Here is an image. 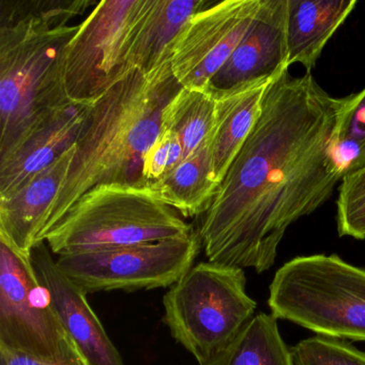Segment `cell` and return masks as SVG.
I'll list each match as a JSON object with an SVG mask.
<instances>
[{"label": "cell", "mask_w": 365, "mask_h": 365, "mask_svg": "<svg viewBox=\"0 0 365 365\" xmlns=\"http://www.w3.org/2000/svg\"><path fill=\"white\" fill-rule=\"evenodd\" d=\"M97 5L93 0H0V27L21 22L69 26L70 21Z\"/></svg>", "instance_id": "7402d4cb"}, {"label": "cell", "mask_w": 365, "mask_h": 365, "mask_svg": "<svg viewBox=\"0 0 365 365\" xmlns=\"http://www.w3.org/2000/svg\"><path fill=\"white\" fill-rule=\"evenodd\" d=\"M209 0H145L128 40V71L149 73L170 59L173 44L185 23Z\"/></svg>", "instance_id": "9a60e30c"}, {"label": "cell", "mask_w": 365, "mask_h": 365, "mask_svg": "<svg viewBox=\"0 0 365 365\" xmlns=\"http://www.w3.org/2000/svg\"><path fill=\"white\" fill-rule=\"evenodd\" d=\"M271 81L247 83L227 91L210 88L215 98V123L211 140L212 168L219 185L259 117L262 99Z\"/></svg>", "instance_id": "2e32d148"}, {"label": "cell", "mask_w": 365, "mask_h": 365, "mask_svg": "<svg viewBox=\"0 0 365 365\" xmlns=\"http://www.w3.org/2000/svg\"><path fill=\"white\" fill-rule=\"evenodd\" d=\"M181 88L168 59L149 73L130 71L91 104L67 177L46 217L44 240L93 187H145V155L161 133L164 110Z\"/></svg>", "instance_id": "7a4b0ae2"}, {"label": "cell", "mask_w": 365, "mask_h": 365, "mask_svg": "<svg viewBox=\"0 0 365 365\" xmlns=\"http://www.w3.org/2000/svg\"><path fill=\"white\" fill-rule=\"evenodd\" d=\"M337 232L341 237L365 239V166L343 177L336 200Z\"/></svg>", "instance_id": "603a6c76"}, {"label": "cell", "mask_w": 365, "mask_h": 365, "mask_svg": "<svg viewBox=\"0 0 365 365\" xmlns=\"http://www.w3.org/2000/svg\"><path fill=\"white\" fill-rule=\"evenodd\" d=\"M0 365H89L73 341L55 356H36L0 346Z\"/></svg>", "instance_id": "484cf974"}, {"label": "cell", "mask_w": 365, "mask_h": 365, "mask_svg": "<svg viewBox=\"0 0 365 365\" xmlns=\"http://www.w3.org/2000/svg\"><path fill=\"white\" fill-rule=\"evenodd\" d=\"M356 0H287L288 65L311 73L331 38L347 20Z\"/></svg>", "instance_id": "e0dca14e"}, {"label": "cell", "mask_w": 365, "mask_h": 365, "mask_svg": "<svg viewBox=\"0 0 365 365\" xmlns=\"http://www.w3.org/2000/svg\"><path fill=\"white\" fill-rule=\"evenodd\" d=\"M345 98L312 73L271 81L262 112L204 213L200 235L209 262L257 273L272 268L288 228L315 212L341 177L331 155Z\"/></svg>", "instance_id": "6da1fadb"}, {"label": "cell", "mask_w": 365, "mask_h": 365, "mask_svg": "<svg viewBox=\"0 0 365 365\" xmlns=\"http://www.w3.org/2000/svg\"><path fill=\"white\" fill-rule=\"evenodd\" d=\"M170 334L197 361L221 351L255 316L243 269L217 262L192 267L163 298Z\"/></svg>", "instance_id": "8992f818"}, {"label": "cell", "mask_w": 365, "mask_h": 365, "mask_svg": "<svg viewBox=\"0 0 365 365\" xmlns=\"http://www.w3.org/2000/svg\"><path fill=\"white\" fill-rule=\"evenodd\" d=\"M31 259L61 326L87 363L125 365L120 352L89 305L87 294L61 272L46 241L34 247Z\"/></svg>", "instance_id": "8fae6325"}, {"label": "cell", "mask_w": 365, "mask_h": 365, "mask_svg": "<svg viewBox=\"0 0 365 365\" xmlns=\"http://www.w3.org/2000/svg\"><path fill=\"white\" fill-rule=\"evenodd\" d=\"M215 123V98L210 88H181L162 114V130L178 138L185 159L212 140Z\"/></svg>", "instance_id": "ffe728a7"}, {"label": "cell", "mask_w": 365, "mask_h": 365, "mask_svg": "<svg viewBox=\"0 0 365 365\" xmlns=\"http://www.w3.org/2000/svg\"><path fill=\"white\" fill-rule=\"evenodd\" d=\"M272 314H256L232 343L202 365H294Z\"/></svg>", "instance_id": "d6986e66"}, {"label": "cell", "mask_w": 365, "mask_h": 365, "mask_svg": "<svg viewBox=\"0 0 365 365\" xmlns=\"http://www.w3.org/2000/svg\"><path fill=\"white\" fill-rule=\"evenodd\" d=\"M260 1H210L190 18L170 52V68L182 88H209L212 78L247 35Z\"/></svg>", "instance_id": "30bf717a"}, {"label": "cell", "mask_w": 365, "mask_h": 365, "mask_svg": "<svg viewBox=\"0 0 365 365\" xmlns=\"http://www.w3.org/2000/svg\"><path fill=\"white\" fill-rule=\"evenodd\" d=\"M211 140L149 187L185 217L206 212L219 187L213 176Z\"/></svg>", "instance_id": "ac0fdd59"}, {"label": "cell", "mask_w": 365, "mask_h": 365, "mask_svg": "<svg viewBox=\"0 0 365 365\" xmlns=\"http://www.w3.org/2000/svg\"><path fill=\"white\" fill-rule=\"evenodd\" d=\"M149 187L102 185L87 192L46 237L58 256L183 238L193 232Z\"/></svg>", "instance_id": "277c9868"}, {"label": "cell", "mask_w": 365, "mask_h": 365, "mask_svg": "<svg viewBox=\"0 0 365 365\" xmlns=\"http://www.w3.org/2000/svg\"><path fill=\"white\" fill-rule=\"evenodd\" d=\"M70 341L31 256L0 237V346L31 356H51Z\"/></svg>", "instance_id": "9c48e42d"}, {"label": "cell", "mask_w": 365, "mask_h": 365, "mask_svg": "<svg viewBox=\"0 0 365 365\" xmlns=\"http://www.w3.org/2000/svg\"><path fill=\"white\" fill-rule=\"evenodd\" d=\"M74 151L72 147L16 193L0 200V237L24 255L31 256L34 247L44 241L46 217L67 177Z\"/></svg>", "instance_id": "5bb4252c"}, {"label": "cell", "mask_w": 365, "mask_h": 365, "mask_svg": "<svg viewBox=\"0 0 365 365\" xmlns=\"http://www.w3.org/2000/svg\"><path fill=\"white\" fill-rule=\"evenodd\" d=\"M268 307L317 335L365 341V269L335 254L292 258L275 272Z\"/></svg>", "instance_id": "5b68a950"}, {"label": "cell", "mask_w": 365, "mask_h": 365, "mask_svg": "<svg viewBox=\"0 0 365 365\" xmlns=\"http://www.w3.org/2000/svg\"><path fill=\"white\" fill-rule=\"evenodd\" d=\"M331 155L341 179L365 166V87L360 93L346 97Z\"/></svg>", "instance_id": "44dd1931"}, {"label": "cell", "mask_w": 365, "mask_h": 365, "mask_svg": "<svg viewBox=\"0 0 365 365\" xmlns=\"http://www.w3.org/2000/svg\"><path fill=\"white\" fill-rule=\"evenodd\" d=\"M91 104H68L0 160V200L16 193L29 179L76 146Z\"/></svg>", "instance_id": "4fadbf2b"}, {"label": "cell", "mask_w": 365, "mask_h": 365, "mask_svg": "<svg viewBox=\"0 0 365 365\" xmlns=\"http://www.w3.org/2000/svg\"><path fill=\"white\" fill-rule=\"evenodd\" d=\"M145 0H103L66 46L63 78L73 103H93L125 74L130 31Z\"/></svg>", "instance_id": "ba28073f"}, {"label": "cell", "mask_w": 365, "mask_h": 365, "mask_svg": "<svg viewBox=\"0 0 365 365\" xmlns=\"http://www.w3.org/2000/svg\"><path fill=\"white\" fill-rule=\"evenodd\" d=\"M287 0H262L242 41L211 81L221 91L273 78L289 70L286 37Z\"/></svg>", "instance_id": "7c38bea8"}, {"label": "cell", "mask_w": 365, "mask_h": 365, "mask_svg": "<svg viewBox=\"0 0 365 365\" xmlns=\"http://www.w3.org/2000/svg\"><path fill=\"white\" fill-rule=\"evenodd\" d=\"M78 29L33 22L0 27V160L71 103L63 56Z\"/></svg>", "instance_id": "3957f363"}, {"label": "cell", "mask_w": 365, "mask_h": 365, "mask_svg": "<svg viewBox=\"0 0 365 365\" xmlns=\"http://www.w3.org/2000/svg\"><path fill=\"white\" fill-rule=\"evenodd\" d=\"M294 365H365V351L344 339L309 337L292 348Z\"/></svg>", "instance_id": "cb8c5ba5"}, {"label": "cell", "mask_w": 365, "mask_h": 365, "mask_svg": "<svg viewBox=\"0 0 365 365\" xmlns=\"http://www.w3.org/2000/svg\"><path fill=\"white\" fill-rule=\"evenodd\" d=\"M202 247L195 232L183 238L59 256L57 266L85 294L172 287Z\"/></svg>", "instance_id": "52a82bcc"}, {"label": "cell", "mask_w": 365, "mask_h": 365, "mask_svg": "<svg viewBox=\"0 0 365 365\" xmlns=\"http://www.w3.org/2000/svg\"><path fill=\"white\" fill-rule=\"evenodd\" d=\"M180 140L173 132L162 130L159 138L147 151L143 166V183L150 187L183 161Z\"/></svg>", "instance_id": "d4e9b609"}]
</instances>
